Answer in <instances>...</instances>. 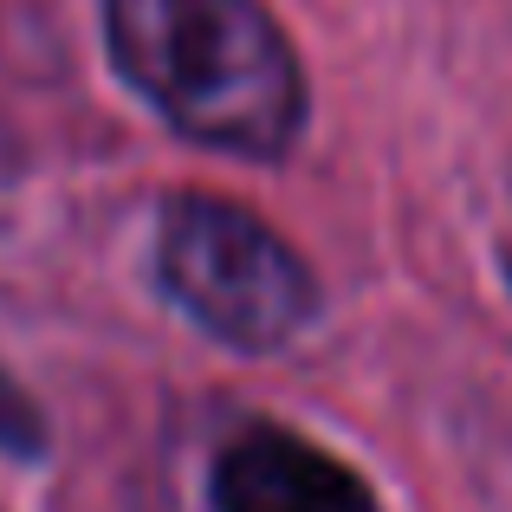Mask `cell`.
<instances>
[{
    "label": "cell",
    "instance_id": "cell-1",
    "mask_svg": "<svg viewBox=\"0 0 512 512\" xmlns=\"http://www.w3.org/2000/svg\"><path fill=\"white\" fill-rule=\"evenodd\" d=\"M111 59L169 130L279 163L305 124V72L260 0H104Z\"/></svg>",
    "mask_w": 512,
    "mask_h": 512
},
{
    "label": "cell",
    "instance_id": "cell-2",
    "mask_svg": "<svg viewBox=\"0 0 512 512\" xmlns=\"http://www.w3.org/2000/svg\"><path fill=\"white\" fill-rule=\"evenodd\" d=\"M156 273L208 338L234 350H279L318 312V279L260 214L221 195H169L156 227Z\"/></svg>",
    "mask_w": 512,
    "mask_h": 512
},
{
    "label": "cell",
    "instance_id": "cell-3",
    "mask_svg": "<svg viewBox=\"0 0 512 512\" xmlns=\"http://www.w3.org/2000/svg\"><path fill=\"white\" fill-rule=\"evenodd\" d=\"M214 512H376L370 487L331 461L318 441L292 435V428L253 422L221 448L208 474Z\"/></svg>",
    "mask_w": 512,
    "mask_h": 512
},
{
    "label": "cell",
    "instance_id": "cell-4",
    "mask_svg": "<svg viewBox=\"0 0 512 512\" xmlns=\"http://www.w3.org/2000/svg\"><path fill=\"white\" fill-rule=\"evenodd\" d=\"M39 448H46V422H39V409L26 402V389L13 383L7 370H0V454H13V461H33Z\"/></svg>",
    "mask_w": 512,
    "mask_h": 512
},
{
    "label": "cell",
    "instance_id": "cell-5",
    "mask_svg": "<svg viewBox=\"0 0 512 512\" xmlns=\"http://www.w3.org/2000/svg\"><path fill=\"white\" fill-rule=\"evenodd\" d=\"M500 266H506V286H512V208H506V227H500Z\"/></svg>",
    "mask_w": 512,
    "mask_h": 512
}]
</instances>
